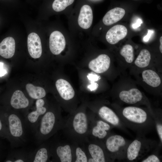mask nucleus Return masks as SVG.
Wrapping results in <instances>:
<instances>
[{
    "mask_svg": "<svg viewBox=\"0 0 162 162\" xmlns=\"http://www.w3.org/2000/svg\"><path fill=\"white\" fill-rule=\"evenodd\" d=\"M0 116L7 127L11 147L23 145L26 142V129L27 128L24 118L17 112L8 110H0Z\"/></svg>",
    "mask_w": 162,
    "mask_h": 162,
    "instance_id": "f257e3e1",
    "label": "nucleus"
},
{
    "mask_svg": "<svg viewBox=\"0 0 162 162\" xmlns=\"http://www.w3.org/2000/svg\"><path fill=\"white\" fill-rule=\"evenodd\" d=\"M58 115L51 111H46L41 118L34 133L36 142L40 143L50 137L57 126Z\"/></svg>",
    "mask_w": 162,
    "mask_h": 162,
    "instance_id": "f03ea898",
    "label": "nucleus"
},
{
    "mask_svg": "<svg viewBox=\"0 0 162 162\" xmlns=\"http://www.w3.org/2000/svg\"><path fill=\"white\" fill-rule=\"evenodd\" d=\"M45 102L42 99H37L35 102L36 109L24 116V119L26 128L34 133L40 121L47 111L44 107Z\"/></svg>",
    "mask_w": 162,
    "mask_h": 162,
    "instance_id": "7ed1b4c3",
    "label": "nucleus"
},
{
    "mask_svg": "<svg viewBox=\"0 0 162 162\" xmlns=\"http://www.w3.org/2000/svg\"><path fill=\"white\" fill-rule=\"evenodd\" d=\"M123 116L129 120L137 123L144 122L147 118L146 112L142 109L134 106H128L122 111Z\"/></svg>",
    "mask_w": 162,
    "mask_h": 162,
    "instance_id": "20e7f679",
    "label": "nucleus"
},
{
    "mask_svg": "<svg viewBox=\"0 0 162 162\" xmlns=\"http://www.w3.org/2000/svg\"><path fill=\"white\" fill-rule=\"evenodd\" d=\"M66 41L63 34L56 31L52 32L49 38V46L51 52L55 55H58L64 49Z\"/></svg>",
    "mask_w": 162,
    "mask_h": 162,
    "instance_id": "39448f33",
    "label": "nucleus"
},
{
    "mask_svg": "<svg viewBox=\"0 0 162 162\" xmlns=\"http://www.w3.org/2000/svg\"><path fill=\"white\" fill-rule=\"evenodd\" d=\"M28 49L29 55L34 58H40L42 53L41 40L36 33L32 32L28 35L27 38Z\"/></svg>",
    "mask_w": 162,
    "mask_h": 162,
    "instance_id": "423d86ee",
    "label": "nucleus"
},
{
    "mask_svg": "<svg viewBox=\"0 0 162 162\" xmlns=\"http://www.w3.org/2000/svg\"><path fill=\"white\" fill-rule=\"evenodd\" d=\"M110 59L106 54H102L89 63V68L93 71L98 74L106 71L110 68Z\"/></svg>",
    "mask_w": 162,
    "mask_h": 162,
    "instance_id": "0eeeda50",
    "label": "nucleus"
},
{
    "mask_svg": "<svg viewBox=\"0 0 162 162\" xmlns=\"http://www.w3.org/2000/svg\"><path fill=\"white\" fill-rule=\"evenodd\" d=\"M127 33V29L124 26L117 25L112 27L107 31L106 38L109 44H115L124 38Z\"/></svg>",
    "mask_w": 162,
    "mask_h": 162,
    "instance_id": "6e6552de",
    "label": "nucleus"
},
{
    "mask_svg": "<svg viewBox=\"0 0 162 162\" xmlns=\"http://www.w3.org/2000/svg\"><path fill=\"white\" fill-rule=\"evenodd\" d=\"M10 104V106L16 110H23L28 107L30 102L22 91L17 90L12 95Z\"/></svg>",
    "mask_w": 162,
    "mask_h": 162,
    "instance_id": "1a4fd4ad",
    "label": "nucleus"
},
{
    "mask_svg": "<svg viewBox=\"0 0 162 162\" xmlns=\"http://www.w3.org/2000/svg\"><path fill=\"white\" fill-rule=\"evenodd\" d=\"M93 19L92 10L88 5H84L81 7L79 15L78 22L79 26L84 29L89 28L92 25Z\"/></svg>",
    "mask_w": 162,
    "mask_h": 162,
    "instance_id": "9d476101",
    "label": "nucleus"
},
{
    "mask_svg": "<svg viewBox=\"0 0 162 162\" xmlns=\"http://www.w3.org/2000/svg\"><path fill=\"white\" fill-rule=\"evenodd\" d=\"M56 89L60 96L65 100H69L74 96L75 92L70 84L63 79H59L56 82Z\"/></svg>",
    "mask_w": 162,
    "mask_h": 162,
    "instance_id": "9b49d317",
    "label": "nucleus"
},
{
    "mask_svg": "<svg viewBox=\"0 0 162 162\" xmlns=\"http://www.w3.org/2000/svg\"><path fill=\"white\" fill-rule=\"evenodd\" d=\"M119 97L121 100L127 104H133L140 101L142 98L141 92L138 89L132 88L121 92Z\"/></svg>",
    "mask_w": 162,
    "mask_h": 162,
    "instance_id": "f8f14e48",
    "label": "nucleus"
},
{
    "mask_svg": "<svg viewBox=\"0 0 162 162\" xmlns=\"http://www.w3.org/2000/svg\"><path fill=\"white\" fill-rule=\"evenodd\" d=\"M15 49V42L12 37H8L4 39L0 43V55L6 58L13 56Z\"/></svg>",
    "mask_w": 162,
    "mask_h": 162,
    "instance_id": "ddd939ff",
    "label": "nucleus"
},
{
    "mask_svg": "<svg viewBox=\"0 0 162 162\" xmlns=\"http://www.w3.org/2000/svg\"><path fill=\"white\" fill-rule=\"evenodd\" d=\"M125 13V10L122 8H114L106 13L103 18V22L105 25H111L121 20Z\"/></svg>",
    "mask_w": 162,
    "mask_h": 162,
    "instance_id": "4468645a",
    "label": "nucleus"
},
{
    "mask_svg": "<svg viewBox=\"0 0 162 162\" xmlns=\"http://www.w3.org/2000/svg\"><path fill=\"white\" fill-rule=\"evenodd\" d=\"M49 158V151L46 146L41 145L30 152L29 162H46Z\"/></svg>",
    "mask_w": 162,
    "mask_h": 162,
    "instance_id": "2eb2a0df",
    "label": "nucleus"
},
{
    "mask_svg": "<svg viewBox=\"0 0 162 162\" xmlns=\"http://www.w3.org/2000/svg\"><path fill=\"white\" fill-rule=\"evenodd\" d=\"M74 130L77 133L83 134L88 129V123L86 116L82 112H79L75 116L73 123Z\"/></svg>",
    "mask_w": 162,
    "mask_h": 162,
    "instance_id": "dca6fc26",
    "label": "nucleus"
},
{
    "mask_svg": "<svg viewBox=\"0 0 162 162\" xmlns=\"http://www.w3.org/2000/svg\"><path fill=\"white\" fill-rule=\"evenodd\" d=\"M30 152L23 150L10 152L4 161L5 162H29Z\"/></svg>",
    "mask_w": 162,
    "mask_h": 162,
    "instance_id": "f3484780",
    "label": "nucleus"
},
{
    "mask_svg": "<svg viewBox=\"0 0 162 162\" xmlns=\"http://www.w3.org/2000/svg\"><path fill=\"white\" fill-rule=\"evenodd\" d=\"M125 141L124 138L119 135H114L107 139L106 146L107 149L112 152H118L119 148L124 146Z\"/></svg>",
    "mask_w": 162,
    "mask_h": 162,
    "instance_id": "a211bd4d",
    "label": "nucleus"
},
{
    "mask_svg": "<svg viewBox=\"0 0 162 162\" xmlns=\"http://www.w3.org/2000/svg\"><path fill=\"white\" fill-rule=\"evenodd\" d=\"M143 80L148 85L153 87L159 86L161 82L160 78L155 71L148 69L144 70L142 73Z\"/></svg>",
    "mask_w": 162,
    "mask_h": 162,
    "instance_id": "6ab92c4d",
    "label": "nucleus"
},
{
    "mask_svg": "<svg viewBox=\"0 0 162 162\" xmlns=\"http://www.w3.org/2000/svg\"><path fill=\"white\" fill-rule=\"evenodd\" d=\"M98 114L101 118L113 125H116L119 123L117 116L112 110L106 106H103L100 108Z\"/></svg>",
    "mask_w": 162,
    "mask_h": 162,
    "instance_id": "aec40b11",
    "label": "nucleus"
},
{
    "mask_svg": "<svg viewBox=\"0 0 162 162\" xmlns=\"http://www.w3.org/2000/svg\"><path fill=\"white\" fill-rule=\"evenodd\" d=\"M56 156L61 162H71L72 160L71 151L70 146L66 145L59 146L55 150Z\"/></svg>",
    "mask_w": 162,
    "mask_h": 162,
    "instance_id": "412c9836",
    "label": "nucleus"
},
{
    "mask_svg": "<svg viewBox=\"0 0 162 162\" xmlns=\"http://www.w3.org/2000/svg\"><path fill=\"white\" fill-rule=\"evenodd\" d=\"M26 89L29 97L34 99H42L46 95L45 91L44 88L39 86H35L32 84H27Z\"/></svg>",
    "mask_w": 162,
    "mask_h": 162,
    "instance_id": "4be33fe9",
    "label": "nucleus"
},
{
    "mask_svg": "<svg viewBox=\"0 0 162 162\" xmlns=\"http://www.w3.org/2000/svg\"><path fill=\"white\" fill-rule=\"evenodd\" d=\"M151 59V55L150 52L147 49H143L140 52L134 63L137 67L143 68L149 65Z\"/></svg>",
    "mask_w": 162,
    "mask_h": 162,
    "instance_id": "5701e85b",
    "label": "nucleus"
},
{
    "mask_svg": "<svg viewBox=\"0 0 162 162\" xmlns=\"http://www.w3.org/2000/svg\"><path fill=\"white\" fill-rule=\"evenodd\" d=\"M110 128V126L108 124L102 121L97 122V125L93 128L92 134L94 136L100 139H103L107 135L106 131Z\"/></svg>",
    "mask_w": 162,
    "mask_h": 162,
    "instance_id": "b1692460",
    "label": "nucleus"
},
{
    "mask_svg": "<svg viewBox=\"0 0 162 162\" xmlns=\"http://www.w3.org/2000/svg\"><path fill=\"white\" fill-rule=\"evenodd\" d=\"M89 152L95 162H104L105 157L102 149L98 146L90 144L88 146Z\"/></svg>",
    "mask_w": 162,
    "mask_h": 162,
    "instance_id": "393cba45",
    "label": "nucleus"
},
{
    "mask_svg": "<svg viewBox=\"0 0 162 162\" xmlns=\"http://www.w3.org/2000/svg\"><path fill=\"white\" fill-rule=\"evenodd\" d=\"M141 147V143L139 140H134L129 146L127 152V157L130 160H133L138 156Z\"/></svg>",
    "mask_w": 162,
    "mask_h": 162,
    "instance_id": "a878e982",
    "label": "nucleus"
},
{
    "mask_svg": "<svg viewBox=\"0 0 162 162\" xmlns=\"http://www.w3.org/2000/svg\"><path fill=\"white\" fill-rule=\"evenodd\" d=\"M120 53L127 62L131 63L133 62L134 59V49L131 45L128 44L124 45L120 50Z\"/></svg>",
    "mask_w": 162,
    "mask_h": 162,
    "instance_id": "bb28decb",
    "label": "nucleus"
},
{
    "mask_svg": "<svg viewBox=\"0 0 162 162\" xmlns=\"http://www.w3.org/2000/svg\"><path fill=\"white\" fill-rule=\"evenodd\" d=\"M74 0H55L52 4L53 10L56 12L64 10L68 6L71 4Z\"/></svg>",
    "mask_w": 162,
    "mask_h": 162,
    "instance_id": "cd10ccee",
    "label": "nucleus"
},
{
    "mask_svg": "<svg viewBox=\"0 0 162 162\" xmlns=\"http://www.w3.org/2000/svg\"><path fill=\"white\" fill-rule=\"evenodd\" d=\"M0 137L6 139L8 141L9 140V134L7 127L4 121L0 116Z\"/></svg>",
    "mask_w": 162,
    "mask_h": 162,
    "instance_id": "c85d7f7f",
    "label": "nucleus"
},
{
    "mask_svg": "<svg viewBox=\"0 0 162 162\" xmlns=\"http://www.w3.org/2000/svg\"><path fill=\"white\" fill-rule=\"evenodd\" d=\"M76 159L75 162H87L88 159L85 152L80 147L76 149Z\"/></svg>",
    "mask_w": 162,
    "mask_h": 162,
    "instance_id": "c756f323",
    "label": "nucleus"
},
{
    "mask_svg": "<svg viewBox=\"0 0 162 162\" xmlns=\"http://www.w3.org/2000/svg\"><path fill=\"white\" fill-rule=\"evenodd\" d=\"M160 160L158 157L154 155H152L143 160L142 162H160Z\"/></svg>",
    "mask_w": 162,
    "mask_h": 162,
    "instance_id": "7c9ffc66",
    "label": "nucleus"
},
{
    "mask_svg": "<svg viewBox=\"0 0 162 162\" xmlns=\"http://www.w3.org/2000/svg\"><path fill=\"white\" fill-rule=\"evenodd\" d=\"M87 77L91 82H94L98 81L100 78V76L91 73L88 74L87 76Z\"/></svg>",
    "mask_w": 162,
    "mask_h": 162,
    "instance_id": "2f4dec72",
    "label": "nucleus"
},
{
    "mask_svg": "<svg viewBox=\"0 0 162 162\" xmlns=\"http://www.w3.org/2000/svg\"><path fill=\"white\" fill-rule=\"evenodd\" d=\"M154 32V31L153 30H148L147 35L145 36L143 38V40L145 42L148 41L151 38Z\"/></svg>",
    "mask_w": 162,
    "mask_h": 162,
    "instance_id": "473e14b6",
    "label": "nucleus"
},
{
    "mask_svg": "<svg viewBox=\"0 0 162 162\" xmlns=\"http://www.w3.org/2000/svg\"><path fill=\"white\" fill-rule=\"evenodd\" d=\"M98 85L94 82H91V84L88 86V88L91 91L97 89Z\"/></svg>",
    "mask_w": 162,
    "mask_h": 162,
    "instance_id": "72a5a7b5",
    "label": "nucleus"
},
{
    "mask_svg": "<svg viewBox=\"0 0 162 162\" xmlns=\"http://www.w3.org/2000/svg\"><path fill=\"white\" fill-rule=\"evenodd\" d=\"M157 131L160 137V139L162 141V125L159 124H158L157 125Z\"/></svg>",
    "mask_w": 162,
    "mask_h": 162,
    "instance_id": "f704fd0d",
    "label": "nucleus"
},
{
    "mask_svg": "<svg viewBox=\"0 0 162 162\" xmlns=\"http://www.w3.org/2000/svg\"><path fill=\"white\" fill-rule=\"evenodd\" d=\"M4 63L2 62H0V76L2 77L4 76L7 72V71L5 69L3 68Z\"/></svg>",
    "mask_w": 162,
    "mask_h": 162,
    "instance_id": "c9c22d12",
    "label": "nucleus"
},
{
    "mask_svg": "<svg viewBox=\"0 0 162 162\" xmlns=\"http://www.w3.org/2000/svg\"><path fill=\"white\" fill-rule=\"evenodd\" d=\"M142 23V21L140 19H138L137 20L136 22L133 24L132 26L133 28H136L140 26L141 24Z\"/></svg>",
    "mask_w": 162,
    "mask_h": 162,
    "instance_id": "e433bc0d",
    "label": "nucleus"
},
{
    "mask_svg": "<svg viewBox=\"0 0 162 162\" xmlns=\"http://www.w3.org/2000/svg\"><path fill=\"white\" fill-rule=\"evenodd\" d=\"M160 45L159 47L160 50V52L162 53V36L160 38Z\"/></svg>",
    "mask_w": 162,
    "mask_h": 162,
    "instance_id": "4c0bfd02",
    "label": "nucleus"
},
{
    "mask_svg": "<svg viewBox=\"0 0 162 162\" xmlns=\"http://www.w3.org/2000/svg\"><path fill=\"white\" fill-rule=\"evenodd\" d=\"M88 161L89 162H95L94 160L92 158H89Z\"/></svg>",
    "mask_w": 162,
    "mask_h": 162,
    "instance_id": "58836bf2",
    "label": "nucleus"
},
{
    "mask_svg": "<svg viewBox=\"0 0 162 162\" xmlns=\"http://www.w3.org/2000/svg\"><path fill=\"white\" fill-rule=\"evenodd\" d=\"M1 147H2V144H1V142L0 141V150H1Z\"/></svg>",
    "mask_w": 162,
    "mask_h": 162,
    "instance_id": "ea45409f",
    "label": "nucleus"
},
{
    "mask_svg": "<svg viewBox=\"0 0 162 162\" xmlns=\"http://www.w3.org/2000/svg\"><path fill=\"white\" fill-rule=\"evenodd\" d=\"M101 29V28H100V29Z\"/></svg>",
    "mask_w": 162,
    "mask_h": 162,
    "instance_id": "a19ab883",
    "label": "nucleus"
},
{
    "mask_svg": "<svg viewBox=\"0 0 162 162\" xmlns=\"http://www.w3.org/2000/svg\"></svg>",
    "mask_w": 162,
    "mask_h": 162,
    "instance_id": "79ce46f5",
    "label": "nucleus"
}]
</instances>
